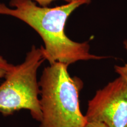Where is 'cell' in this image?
<instances>
[{
	"label": "cell",
	"mask_w": 127,
	"mask_h": 127,
	"mask_svg": "<svg viewBox=\"0 0 127 127\" xmlns=\"http://www.w3.org/2000/svg\"><path fill=\"white\" fill-rule=\"evenodd\" d=\"M91 0H78L58 7H41L32 0H11L9 6L0 2V15L11 16L29 25L44 43L43 57L50 64H67L79 61L105 58L91 54L88 42H78L66 36L65 27L68 17L76 9Z\"/></svg>",
	"instance_id": "6da1fadb"
},
{
	"label": "cell",
	"mask_w": 127,
	"mask_h": 127,
	"mask_svg": "<svg viewBox=\"0 0 127 127\" xmlns=\"http://www.w3.org/2000/svg\"><path fill=\"white\" fill-rule=\"evenodd\" d=\"M68 65L56 62L44 68L39 81L42 119L39 127H84L87 124L79 107L83 82L71 77Z\"/></svg>",
	"instance_id": "7a4b0ae2"
},
{
	"label": "cell",
	"mask_w": 127,
	"mask_h": 127,
	"mask_svg": "<svg viewBox=\"0 0 127 127\" xmlns=\"http://www.w3.org/2000/svg\"><path fill=\"white\" fill-rule=\"evenodd\" d=\"M44 61L41 48L32 45L24 61L14 65L0 84V113L8 116L27 109L32 118L40 123L42 112L37 72Z\"/></svg>",
	"instance_id": "3957f363"
},
{
	"label": "cell",
	"mask_w": 127,
	"mask_h": 127,
	"mask_svg": "<svg viewBox=\"0 0 127 127\" xmlns=\"http://www.w3.org/2000/svg\"><path fill=\"white\" fill-rule=\"evenodd\" d=\"M87 123H104L107 127H127V81L119 77L98 90L88 101Z\"/></svg>",
	"instance_id": "277c9868"
},
{
	"label": "cell",
	"mask_w": 127,
	"mask_h": 127,
	"mask_svg": "<svg viewBox=\"0 0 127 127\" xmlns=\"http://www.w3.org/2000/svg\"><path fill=\"white\" fill-rule=\"evenodd\" d=\"M14 65L8 62L7 60L0 55V80L4 79L13 68Z\"/></svg>",
	"instance_id": "5b68a950"
},
{
	"label": "cell",
	"mask_w": 127,
	"mask_h": 127,
	"mask_svg": "<svg viewBox=\"0 0 127 127\" xmlns=\"http://www.w3.org/2000/svg\"><path fill=\"white\" fill-rule=\"evenodd\" d=\"M125 48L127 52V41H125L124 42ZM115 71L117 74L120 75V77H121L127 81V63L125 64L124 66H115Z\"/></svg>",
	"instance_id": "8992f818"
},
{
	"label": "cell",
	"mask_w": 127,
	"mask_h": 127,
	"mask_svg": "<svg viewBox=\"0 0 127 127\" xmlns=\"http://www.w3.org/2000/svg\"><path fill=\"white\" fill-rule=\"evenodd\" d=\"M32 1H34L36 4H38V5L41 7H48L51 3L57 0H32ZM63 1H65L67 3H71L74 1H78V0H63Z\"/></svg>",
	"instance_id": "52a82bcc"
},
{
	"label": "cell",
	"mask_w": 127,
	"mask_h": 127,
	"mask_svg": "<svg viewBox=\"0 0 127 127\" xmlns=\"http://www.w3.org/2000/svg\"><path fill=\"white\" fill-rule=\"evenodd\" d=\"M84 127H107L104 123H97V122H92V123H87Z\"/></svg>",
	"instance_id": "ba28073f"
}]
</instances>
